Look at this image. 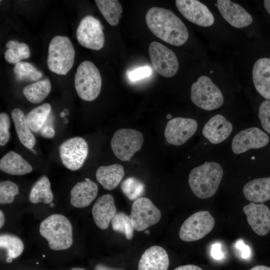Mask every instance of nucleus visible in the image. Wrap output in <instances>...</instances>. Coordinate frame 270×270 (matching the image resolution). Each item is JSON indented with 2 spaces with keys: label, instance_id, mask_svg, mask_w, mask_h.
<instances>
[{
  "label": "nucleus",
  "instance_id": "nucleus-1",
  "mask_svg": "<svg viewBox=\"0 0 270 270\" xmlns=\"http://www.w3.org/2000/svg\"><path fill=\"white\" fill-rule=\"evenodd\" d=\"M145 19L150 32L158 38L171 45L182 46L188 38L186 26L170 10L152 7L146 12Z\"/></svg>",
  "mask_w": 270,
  "mask_h": 270
},
{
  "label": "nucleus",
  "instance_id": "nucleus-2",
  "mask_svg": "<svg viewBox=\"0 0 270 270\" xmlns=\"http://www.w3.org/2000/svg\"><path fill=\"white\" fill-rule=\"evenodd\" d=\"M221 166L216 162H206L192 168L188 184L194 194L201 199L212 196L218 190L223 176Z\"/></svg>",
  "mask_w": 270,
  "mask_h": 270
},
{
  "label": "nucleus",
  "instance_id": "nucleus-3",
  "mask_svg": "<svg viewBox=\"0 0 270 270\" xmlns=\"http://www.w3.org/2000/svg\"><path fill=\"white\" fill-rule=\"evenodd\" d=\"M39 231L52 250H66L73 244L72 224L62 214H53L48 216L41 222Z\"/></svg>",
  "mask_w": 270,
  "mask_h": 270
},
{
  "label": "nucleus",
  "instance_id": "nucleus-4",
  "mask_svg": "<svg viewBox=\"0 0 270 270\" xmlns=\"http://www.w3.org/2000/svg\"><path fill=\"white\" fill-rule=\"evenodd\" d=\"M75 52L72 44L66 36H56L50 42L47 64L58 74L66 75L73 66Z\"/></svg>",
  "mask_w": 270,
  "mask_h": 270
},
{
  "label": "nucleus",
  "instance_id": "nucleus-5",
  "mask_svg": "<svg viewBox=\"0 0 270 270\" xmlns=\"http://www.w3.org/2000/svg\"><path fill=\"white\" fill-rule=\"evenodd\" d=\"M102 84L100 71L92 62L86 60L80 64L74 76V86L80 98L94 100L100 94Z\"/></svg>",
  "mask_w": 270,
  "mask_h": 270
},
{
  "label": "nucleus",
  "instance_id": "nucleus-6",
  "mask_svg": "<svg viewBox=\"0 0 270 270\" xmlns=\"http://www.w3.org/2000/svg\"><path fill=\"white\" fill-rule=\"evenodd\" d=\"M190 98L197 106L206 110L218 108L224 102L222 92L211 79L206 76L199 77L192 85Z\"/></svg>",
  "mask_w": 270,
  "mask_h": 270
},
{
  "label": "nucleus",
  "instance_id": "nucleus-7",
  "mask_svg": "<svg viewBox=\"0 0 270 270\" xmlns=\"http://www.w3.org/2000/svg\"><path fill=\"white\" fill-rule=\"evenodd\" d=\"M143 142V135L140 131L122 128L114 132L110 145L114 155L120 160L126 162L130 160L141 148Z\"/></svg>",
  "mask_w": 270,
  "mask_h": 270
},
{
  "label": "nucleus",
  "instance_id": "nucleus-8",
  "mask_svg": "<svg viewBox=\"0 0 270 270\" xmlns=\"http://www.w3.org/2000/svg\"><path fill=\"white\" fill-rule=\"evenodd\" d=\"M214 224V219L208 211L196 212L186 220L181 226L180 238L184 242L200 240L212 231Z\"/></svg>",
  "mask_w": 270,
  "mask_h": 270
},
{
  "label": "nucleus",
  "instance_id": "nucleus-9",
  "mask_svg": "<svg viewBox=\"0 0 270 270\" xmlns=\"http://www.w3.org/2000/svg\"><path fill=\"white\" fill-rule=\"evenodd\" d=\"M58 150L64 166L71 170H76L82 166L88 156V146L84 138L76 136L62 143Z\"/></svg>",
  "mask_w": 270,
  "mask_h": 270
},
{
  "label": "nucleus",
  "instance_id": "nucleus-10",
  "mask_svg": "<svg viewBox=\"0 0 270 270\" xmlns=\"http://www.w3.org/2000/svg\"><path fill=\"white\" fill-rule=\"evenodd\" d=\"M161 216L159 209L149 198L141 197L132 204L129 216L134 229L141 232L156 224Z\"/></svg>",
  "mask_w": 270,
  "mask_h": 270
},
{
  "label": "nucleus",
  "instance_id": "nucleus-11",
  "mask_svg": "<svg viewBox=\"0 0 270 270\" xmlns=\"http://www.w3.org/2000/svg\"><path fill=\"white\" fill-rule=\"evenodd\" d=\"M148 52L154 70L166 78H170L177 72L179 64L176 54L170 48L157 42H152Z\"/></svg>",
  "mask_w": 270,
  "mask_h": 270
},
{
  "label": "nucleus",
  "instance_id": "nucleus-12",
  "mask_svg": "<svg viewBox=\"0 0 270 270\" xmlns=\"http://www.w3.org/2000/svg\"><path fill=\"white\" fill-rule=\"evenodd\" d=\"M76 34L78 42L86 48L97 50L104 46L103 26L99 20L92 16H86L81 20Z\"/></svg>",
  "mask_w": 270,
  "mask_h": 270
},
{
  "label": "nucleus",
  "instance_id": "nucleus-13",
  "mask_svg": "<svg viewBox=\"0 0 270 270\" xmlns=\"http://www.w3.org/2000/svg\"><path fill=\"white\" fill-rule=\"evenodd\" d=\"M198 123L194 119L177 117L167 123L164 136L169 144L180 146L184 144L196 132Z\"/></svg>",
  "mask_w": 270,
  "mask_h": 270
},
{
  "label": "nucleus",
  "instance_id": "nucleus-14",
  "mask_svg": "<svg viewBox=\"0 0 270 270\" xmlns=\"http://www.w3.org/2000/svg\"><path fill=\"white\" fill-rule=\"evenodd\" d=\"M175 4L180 12L190 22L204 27L213 24L214 20L212 13L200 1L176 0Z\"/></svg>",
  "mask_w": 270,
  "mask_h": 270
},
{
  "label": "nucleus",
  "instance_id": "nucleus-15",
  "mask_svg": "<svg viewBox=\"0 0 270 270\" xmlns=\"http://www.w3.org/2000/svg\"><path fill=\"white\" fill-rule=\"evenodd\" d=\"M269 142L266 134L260 128L252 127L242 130L236 134L232 142V148L236 154L244 152L251 148H260Z\"/></svg>",
  "mask_w": 270,
  "mask_h": 270
},
{
  "label": "nucleus",
  "instance_id": "nucleus-16",
  "mask_svg": "<svg viewBox=\"0 0 270 270\" xmlns=\"http://www.w3.org/2000/svg\"><path fill=\"white\" fill-rule=\"evenodd\" d=\"M243 211L256 234L263 236L270 232V210L266 206L252 202L244 207Z\"/></svg>",
  "mask_w": 270,
  "mask_h": 270
},
{
  "label": "nucleus",
  "instance_id": "nucleus-17",
  "mask_svg": "<svg viewBox=\"0 0 270 270\" xmlns=\"http://www.w3.org/2000/svg\"><path fill=\"white\" fill-rule=\"evenodd\" d=\"M215 5L223 18L234 27L244 28L252 22L251 15L238 4L229 0H218Z\"/></svg>",
  "mask_w": 270,
  "mask_h": 270
},
{
  "label": "nucleus",
  "instance_id": "nucleus-18",
  "mask_svg": "<svg viewBox=\"0 0 270 270\" xmlns=\"http://www.w3.org/2000/svg\"><path fill=\"white\" fill-rule=\"evenodd\" d=\"M232 125L223 116L216 114L204 124L202 130L203 136L213 144L224 142L230 136Z\"/></svg>",
  "mask_w": 270,
  "mask_h": 270
},
{
  "label": "nucleus",
  "instance_id": "nucleus-19",
  "mask_svg": "<svg viewBox=\"0 0 270 270\" xmlns=\"http://www.w3.org/2000/svg\"><path fill=\"white\" fill-rule=\"evenodd\" d=\"M116 214V208L114 197L104 194L100 197L94 204L92 208L94 220L98 228L102 230L108 228L110 222Z\"/></svg>",
  "mask_w": 270,
  "mask_h": 270
},
{
  "label": "nucleus",
  "instance_id": "nucleus-20",
  "mask_svg": "<svg viewBox=\"0 0 270 270\" xmlns=\"http://www.w3.org/2000/svg\"><path fill=\"white\" fill-rule=\"evenodd\" d=\"M169 262L165 249L154 246L147 248L142 255L138 264V270H167Z\"/></svg>",
  "mask_w": 270,
  "mask_h": 270
},
{
  "label": "nucleus",
  "instance_id": "nucleus-21",
  "mask_svg": "<svg viewBox=\"0 0 270 270\" xmlns=\"http://www.w3.org/2000/svg\"><path fill=\"white\" fill-rule=\"evenodd\" d=\"M84 180V181L78 182L70 191V204L77 208L88 206L98 193L97 184L89 178Z\"/></svg>",
  "mask_w": 270,
  "mask_h": 270
},
{
  "label": "nucleus",
  "instance_id": "nucleus-22",
  "mask_svg": "<svg viewBox=\"0 0 270 270\" xmlns=\"http://www.w3.org/2000/svg\"><path fill=\"white\" fill-rule=\"evenodd\" d=\"M252 80L258 92L267 100H270V58L258 59L252 70Z\"/></svg>",
  "mask_w": 270,
  "mask_h": 270
},
{
  "label": "nucleus",
  "instance_id": "nucleus-23",
  "mask_svg": "<svg viewBox=\"0 0 270 270\" xmlns=\"http://www.w3.org/2000/svg\"><path fill=\"white\" fill-rule=\"evenodd\" d=\"M243 193L247 200L254 203L270 200V177L250 180L244 186Z\"/></svg>",
  "mask_w": 270,
  "mask_h": 270
},
{
  "label": "nucleus",
  "instance_id": "nucleus-24",
  "mask_svg": "<svg viewBox=\"0 0 270 270\" xmlns=\"http://www.w3.org/2000/svg\"><path fill=\"white\" fill-rule=\"evenodd\" d=\"M124 175L123 166L118 164L100 166L96 170V176L98 182L106 190L115 188Z\"/></svg>",
  "mask_w": 270,
  "mask_h": 270
},
{
  "label": "nucleus",
  "instance_id": "nucleus-25",
  "mask_svg": "<svg viewBox=\"0 0 270 270\" xmlns=\"http://www.w3.org/2000/svg\"><path fill=\"white\" fill-rule=\"evenodd\" d=\"M0 169L9 174L20 176L30 172L32 168L20 154L10 151L0 158Z\"/></svg>",
  "mask_w": 270,
  "mask_h": 270
},
{
  "label": "nucleus",
  "instance_id": "nucleus-26",
  "mask_svg": "<svg viewBox=\"0 0 270 270\" xmlns=\"http://www.w3.org/2000/svg\"><path fill=\"white\" fill-rule=\"evenodd\" d=\"M18 136L21 143L32 150L36 140L26 121L24 112L20 108H14L11 113Z\"/></svg>",
  "mask_w": 270,
  "mask_h": 270
},
{
  "label": "nucleus",
  "instance_id": "nucleus-27",
  "mask_svg": "<svg viewBox=\"0 0 270 270\" xmlns=\"http://www.w3.org/2000/svg\"><path fill=\"white\" fill-rule=\"evenodd\" d=\"M54 199L50 183L46 176H41L32 186L30 190L29 200L32 204L42 202L50 204Z\"/></svg>",
  "mask_w": 270,
  "mask_h": 270
},
{
  "label": "nucleus",
  "instance_id": "nucleus-28",
  "mask_svg": "<svg viewBox=\"0 0 270 270\" xmlns=\"http://www.w3.org/2000/svg\"><path fill=\"white\" fill-rule=\"evenodd\" d=\"M50 90V80L46 78L24 86L22 89V93L30 102L39 104L48 96Z\"/></svg>",
  "mask_w": 270,
  "mask_h": 270
},
{
  "label": "nucleus",
  "instance_id": "nucleus-29",
  "mask_svg": "<svg viewBox=\"0 0 270 270\" xmlns=\"http://www.w3.org/2000/svg\"><path fill=\"white\" fill-rule=\"evenodd\" d=\"M102 15L112 26L117 25L122 17V6L116 0H95Z\"/></svg>",
  "mask_w": 270,
  "mask_h": 270
},
{
  "label": "nucleus",
  "instance_id": "nucleus-30",
  "mask_svg": "<svg viewBox=\"0 0 270 270\" xmlns=\"http://www.w3.org/2000/svg\"><path fill=\"white\" fill-rule=\"evenodd\" d=\"M51 110L49 104L44 103L28 112L26 118L30 130L35 132H40L50 114Z\"/></svg>",
  "mask_w": 270,
  "mask_h": 270
},
{
  "label": "nucleus",
  "instance_id": "nucleus-31",
  "mask_svg": "<svg viewBox=\"0 0 270 270\" xmlns=\"http://www.w3.org/2000/svg\"><path fill=\"white\" fill-rule=\"evenodd\" d=\"M6 46L8 50L4 52V58L10 64H16L30 56L29 46L24 42L11 40L6 43Z\"/></svg>",
  "mask_w": 270,
  "mask_h": 270
},
{
  "label": "nucleus",
  "instance_id": "nucleus-32",
  "mask_svg": "<svg viewBox=\"0 0 270 270\" xmlns=\"http://www.w3.org/2000/svg\"><path fill=\"white\" fill-rule=\"evenodd\" d=\"M0 247L6 250L7 257L15 258L23 252L24 244L22 240L10 234H2L0 236Z\"/></svg>",
  "mask_w": 270,
  "mask_h": 270
},
{
  "label": "nucleus",
  "instance_id": "nucleus-33",
  "mask_svg": "<svg viewBox=\"0 0 270 270\" xmlns=\"http://www.w3.org/2000/svg\"><path fill=\"white\" fill-rule=\"evenodd\" d=\"M14 72L19 81H36L42 76V73L30 63L20 62L14 65Z\"/></svg>",
  "mask_w": 270,
  "mask_h": 270
},
{
  "label": "nucleus",
  "instance_id": "nucleus-34",
  "mask_svg": "<svg viewBox=\"0 0 270 270\" xmlns=\"http://www.w3.org/2000/svg\"><path fill=\"white\" fill-rule=\"evenodd\" d=\"M121 190L122 193L129 200H134L141 198L144 192V184L137 178L128 177L122 182Z\"/></svg>",
  "mask_w": 270,
  "mask_h": 270
},
{
  "label": "nucleus",
  "instance_id": "nucleus-35",
  "mask_svg": "<svg viewBox=\"0 0 270 270\" xmlns=\"http://www.w3.org/2000/svg\"><path fill=\"white\" fill-rule=\"evenodd\" d=\"M112 230L124 234L128 240H131L134 235V228L129 216L124 212H117L111 221Z\"/></svg>",
  "mask_w": 270,
  "mask_h": 270
},
{
  "label": "nucleus",
  "instance_id": "nucleus-36",
  "mask_svg": "<svg viewBox=\"0 0 270 270\" xmlns=\"http://www.w3.org/2000/svg\"><path fill=\"white\" fill-rule=\"evenodd\" d=\"M18 186L10 180H4L0 182V204H1L12 203L16 195L18 194Z\"/></svg>",
  "mask_w": 270,
  "mask_h": 270
},
{
  "label": "nucleus",
  "instance_id": "nucleus-37",
  "mask_svg": "<svg viewBox=\"0 0 270 270\" xmlns=\"http://www.w3.org/2000/svg\"><path fill=\"white\" fill-rule=\"evenodd\" d=\"M258 117L262 128L270 134V100L263 101L259 108Z\"/></svg>",
  "mask_w": 270,
  "mask_h": 270
},
{
  "label": "nucleus",
  "instance_id": "nucleus-38",
  "mask_svg": "<svg viewBox=\"0 0 270 270\" xmlns=\"http://www.w3.org/2000/svg\"><path fill=\"white\" fill-rule=\"evenodd\" d=\"M10 120L8 114L4 112L0 114V144L4 146L10 140Z\"/></svg>",
  "mask_w": 270,
  "mask_h": 270
},
{
  "label": "nucleus",
  "instance_id": "nucleus-39",
  "mask_svg": "<svg viewBox=\"0 0 270 270\" xmlns=\"http://www.w3.org/2000/svg\"><path fill=\"white\" fill-rule=\"evenodd\" d=\"M151 72V68L149 66H144L130 71L128 76L130 80L135 81L149 76Z\"/></svg>",
  "mask_w": 270,
  "mask_h": 270
},
{
  "label": "nucleus",
  "instance_id": "nucleus-40",
  "mask_svg": "<svg viewBox=\"0 0 270 270\" xmlns=\"http://www.w3.org/2000/svg\"><path fill=\"white\" fill-rule=\"evenodd\" d=\"M40 132L42 137L47 138H53L55 134V132L52 127L48 126H44L40 130Z\"/></svg>",
  "mask_w": 270,
  "mask_h": 270
},
{
  "label": "nucleus",
  "instance_id": "nucleus-41",
  "mask_svg": "<svg viewBox=\"0 0 270 270\" xmlns=\"http://www.w3.org/2000/svg\"><path fill=\"white\" fill-rule=\"evenodd\" d=\"M236 248L242 251V254L243 258H248L250 254L249 248L245 245L242 240H238L236 244Z\"/></svg>",
  "mask_w": 270,
  "mask_h": 270
},
{
  "label": "nucleus",
  "instance_id": "nucleus-42",
  "mask_svg": "<svg viewBox=\"0 0 270 270\" xmlns=\"http://www.w3.org/2000/svg\"><path fill=\"white\" fill-rule=\"evenodd\" d=\"M220 249V246L219 244H214L212 246L211 254L214 258L220 260L222 258L223 255Z\"/></svg>",
  "mask_w": 270,
  "mask_h": 270
},
{
  "label": "nucleus",
  "instance_id": "nucleus-43",
  "mask_svg": "<svg viewBox=\"0 0 270 270\" xmlns=\"http://www.w3.org/2000/svg\"><path fill=\"white\" fill-rule=\"evenodd\" d=\"M173 270H202L200 268L194 264H186L179 266Z\"/></svg>",
  "mask_w": 270,
  "mask_h": 270
},
{
  "label": "nucleus",
  "instance_id": "nucleus-44",
  "mask_svg": "<svg viewBox=\"0 0 270 270\" xmlns=\"http://www.w3.org/2000/svg\"><path fill=\"white\" fill-rule=\"evenodd\" d=\"M94 270H124L122 268H112L104 264H96Z\"/></svg>",
  "mask_w": 270,
  "mask_h": 270
},
{
  "label": "nucleus",
  "instance_id": "nucleus-45",
  "mask_svg": "<svg viewBox=\"0 0 270 270\" xmlns=\"http://www.w3.org/2000/svg\"><path fill=\"white\" fill-rule=\"evenodd\" d=\"M249 270H270V267L262 265H258L252 268Z\"/></svg>",
  "mask_w": 270,
  "mask_h": 270
},
{
  "label": "nucleus",
  "instance_id": "nucleus-46",
  "mask_svg": "<svg viewBox=\"0 0 270 270\" xmlns=\"http://www.w3.org/2000/svg\"><path fill=\"white\" fill-rule=\"evenodd\" d=\"M264 5L267 12L270 14V0H264Z\"/></svg>",
  "mask_w": 270,
  "mask_h": 270
},
{
  "label": "nucleus",
  "instance_id": "nucleus-47",
  "mask_svg": "<svg viewBox=\"0 0 270 270\" xmlns=\"http://www.w3.org/2000/svg\"><path fill=\"white\" fill-rule=\"evenodd\" d=\"M5 222L4 214L2 210H0V228H2Z\"/></svg>",
  "mask_w": 270,
  "mask_h": 270
},
{
  "label": "nucleus",
  "instance_id": "nucleus-48",
  "mask_svg": "<svg viewBox=\"0 0 270 270\" xmlns=\"http://www.w3.org/2000/svg\"><path fill=\"white\" fill-rule=\"evenodd\" d=\"M70 270H86L84 268H72Z\"/></svg>",
  "mask_w": 270,
  "mask_h": 270
},
{
  "label": "nucleus",
  "instance_id": "nucleus-49",
  "mask_svg": "<svg viewBox=\"0 0 270 270\" xmlns=\"http://www.w3.org/2000/svg\"><path fill=\"white\" fill-rule=\"evenodd\" d=\"M12 258H10V257H7L6 258V261L8 262H12Z\"/></svg>",
  "mask_w": 270,
  "mask_h": 270
},
{
  "label": "nucleus",
  "instance_id": "nucleus-50",
  "mask_svg": "<svg viewBox=\"0 0 270 270\" xmlns=\"http://www.w3.org/2000/svg\"><path fill=\"white\" fill-rule=\"evenodd\" d=\"M65 116H66V114L64 112H61L60 113V117L64 118Z\"/></svg>",
  "mask_w": 270,
  "mask_h": 270
},
{
  "label": "nucleus",
  "instance_id": "nucleus-51",
  "mask_svg": "<svg viewBox=\"0 0 270 270\" xmlns=\"http://www.w3.org/2000/svg\"><path fill=\"white\" fill-rule=\"evenodd\" d=\"M63 112L66 114V115H68L69 114V111L68 109H64Z\"/></svg>",
  "mask_w": 270,
  "mask_h": 270
},
{
  "label": "nucleus",
  "instance_id": "nucleus-52",
  "mask_svg": "<svg viewBox=\"0 0 270 270\" xmlns=\"http://www.w3.org/2000/svg\"><path fill=\"white\" fill-rule=\"evenodd\" d=\"M68 120L66 119V118H64L63 120V122L64 123V124H67L68 122Z\"/></svg>",
  "mask_w": 270,
  "mask_h": 270
},
{
  "label": "nucleus",
  "instance_id": "nucleus-53",
  "mask_svg": "<svg viewBox=\"0 0 270 270\" xmlns=\"http://www.w3.org/2000/svg\"><path fill=\"white\" fill-rule=\"evenodd\" d=\"M144 232L146 234H150V232H149V230H145V231Z\"/></svg>",
  "mask_w": 270,
  "mask_h": 270
},
{
  "label": "nucleus",
  "instance_id": "nucleus-54",
  "mask_svg": "<svg viewBox=\"0 0 270 270\" xmlns=\"http://www.w3.org/2000/svg\"><path fill=\"white\" fill-rule=\"evenodd\" d=\"M50 206L51 207H54V203H50Z\"/></svg>",
  "mask_w": 270,
  "mask_h": 270
},
{
  "label": "nucleus",
  "instance_id": "nucleus-55",
  "mask_svg": "<svg viewBox=\"0 0 270 270\" xmlns=\"http://www.w3.org/2000/svg\"><path fill=\"white\" fill-rule=\"evenodd\" d=\"M171 116H171V115H170V114H168V116H166V117H167L168 118H170Z\"/></svg>",
  "mask_w": 270,
  "mask_h": 270
},
{
  "label": "nucleus",
  "instance_id": "nucleus-56",
  "mask_svg": "<svg viewBox=\"0 0 270 270\" xmlns=\"http://www.w3.org/2000/svg\"><path fill=\"white\" fill-rule=\"evenodd\" d=\"M210 74H212V73H213V72H212V71H210Z\"/></svg>",
  "mask_w": 270,
  "mask_h": 270
}]
</instances>
